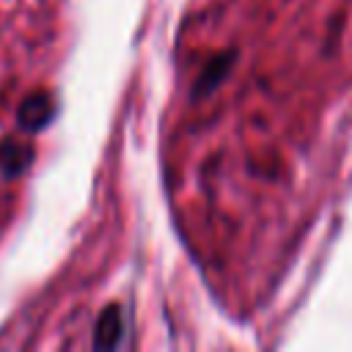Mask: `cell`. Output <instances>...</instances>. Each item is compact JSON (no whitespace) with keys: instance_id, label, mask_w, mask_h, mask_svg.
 Returning <instances> with one entry per match:
<instances>
[{"instance_id":"cell-2","label":"cell","mask_w":352,"mask_h":352,"mask_svg":"<svg viewBox=\"0 0 352 352\" xmlns=\"http://www.w3.org/2000/svg\"><path fill=\"white\" fill-rule=\"evenodd\" d=\"M236 50H220V52H214L206 63H204V69H201V74L195 77V82H192V99H206V96H212L226 80H228V74H231V69H234V63H236Z\"/></svg>"},{"instance_id":"cell-3","label":"cell","mask_w":352,"mask_h":352,"mask_svg":"<svg viewBox=\"0 0 352 352\" xmlns=\"http://www.w3.org/2000/svg\"><path fill=\"white\" fill-rule=\"evenodd\" d=\"M126 336V319L118 302H110L102 308L96 324H94V349H116L124 344Z\"/></svg>"},{"instance_id":"cell-1","label":"cell","mask_w":352,"mask_h":352,"mask_svg":"<svg viewBox=\"0 0 352 352\" xmlns=\"http://www.w3.org/2000/svg\"><path fill=\"white\" fill-rule=\"evenodd\" d=\"M55 99L47 94V91H33L28 94L22 102H19V110H16V126L28 135H36L41 129H47L55 118Z\"/></svg>"},{"instance_id":"cell-4","label":"cell","mask_w":352,"mask_h":352,"mask_svg":"<svg viewBox=\"0 0 352 352\" xmlns=\"http://www.w3.org/2000/svg\"><path fill=\"white\" fill-rule=\"evenodd\" d=\"M33 160H36V154L28 140H22L16 135H8L0 140V176L3 179H16V176L28 173Z\"/></svg>"}]
</instances>
